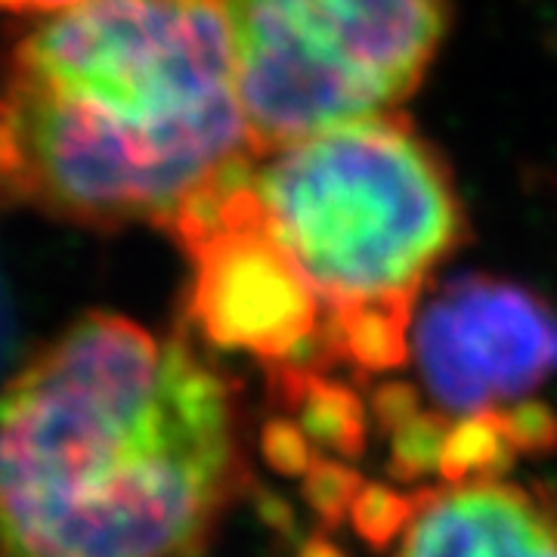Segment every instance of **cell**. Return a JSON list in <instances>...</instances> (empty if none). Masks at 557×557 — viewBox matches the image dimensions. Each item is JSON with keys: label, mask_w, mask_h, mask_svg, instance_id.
<instances>
[{"label": "cell", "mask_w": 557, "mask_h": 557, "mask_svg": "<svg viewBox=\"0 0 557 557\" xmlns=\"http://www.w3.org/2000/svg\"><path fill=\"white\" fill-rule=\"evenodd\" d=\"M255 161V159H251ZM251 161L196 199L168 236L189 260L186 329L220 350L329 372V310L260 214Z\"/></svg>", "instance_id": "5"}, {"label": "cell", "mask_w": 557, "mask_h": 557, "mask_svg": "<svg viewBox=\"0 0 557 557\" xmlns=\"http://www.w3.org/2000/svg\"><path fill=\"white\" fill-rule=\"evenodd\" d=\"M251 159L220 0H84L0 57V205L168 233Z\"/></svg>", "instance_id": "2"}, {"label": "cell", "mask_w": 557, "mask_h": 557, "mask_svg": "<svg viewBox=\"0 0 557 557\" xmlns=\"http://www.w3.org/2000/svg\"><path fill=\"white\" fill-rule=\"evenodd\" d=\"M416 496H406L384 483H362L350 508V527L372 552H384L397 542L412 520Z\"/></svg>", "instance_id": "11"}, {"label": "cell", "mask_w": 557, "mask_h": 557, "mask_svg": "<svg viewBox=\"0 0 557 557\" xmlns=\"http://www.w3.org/2000/svg\"><path fill=\"white\" fill-rule=\"evenodd\" d=\"M251 490L239 381L87 313L0 387V557H201Z\"/></svg>", "instance_id": "1"}, {"label": "cell", "mask_w": 557, "mask_h": 557, "mask_svg": "<svg viewBox=\"0 0 557 557\" xmlns=\"http://www.w3.org/2000/svg\"><path fill=\"white\" fill-rule=\"evenodd\" d=\"M502 428L518 456H555L557 409L545 399H515L508 409L498 406Z\"/></svg>", "instance_id": "13"}, {"label": "cell", "mask_w": 557, "mask_h": 557, "mask_svg": "<svg viewBox=\"0 0 557 557\" xmlns=\"http://www.w3.org/2000/svg\"><path fill=\"white\" fill-rule=\"evenodd\" d=\"M295 557H350V555L341 548L335 539H329L325 533H317V536H310L304 545H300L298 555Z\"/></svg>", "instance_id": "17"}, {"label": "cell", "mask_w": 557, "mask_h": 557, "mask_svg": "<svg viewBox=\"0 0 557 557\" xmlns=\"http://www.w3.org/2000/svg\"><path fill=\"white\" fill-rule=\"evenodd\" d=\"M412 359L446 416L498 409L557 372V310L493 273L446 278L418 300Z\"/></svg>", "instance_id": "6"}, {"label": "cell", "mask_w": 557, "mask_h": 557, "mask_svg": "<svg viewBox=\"0 0 557 557\" xmlns=\"http://www.w3.org/2000/svg\"><path fill=\"white\" fill-rule=\"evenodd\" d=\"M84 0H0V10L20 13V16H53L62 10H72Z\"/></svg>", "instance_id": "16"}, {"label": "cell", "mask_w": 557, "mask_h": 557, "mask_svg": "<svg viewBox=\"0 0 557 557\" xmlns=\"http://www.w3.org/2000/svg\"><path fill=\"white\" fill-rule=\"evenodd\" d=\"M362 474L341 458H319L317 465L300 478V496L310 505L313 518L322 527H338L350 518L354 498L362 490Z\"/></svg>", "instance_id": "12"}, {"label": "cell", "mask_w": 557, "mask_h": 557, "mask_svg": "<svg viewBox=\"0 0 557 557\" xmlns=\"http://www.w3.org/2000/svg\"><path fill=\"white\" fill-rule=\"evenodd\" d=\"M251 186L329 310V347L359 319L412 325L434 273L468 239L449 161L399 112L341 121L255 156Z\"/></svg>", "instance_id": "3"}, {"label": "cell", "mask_w": 557, "mask_h": 557, "mask_svg": "<svg viewBox=\"0 0 557 557\" xmlns=\"http://www.w3.org/2000/svg\"><path fill=\"white\" fill-rule=\"evenodd\" d=\"M267 387L270 403L313 440L319 453H332V458L344 461L366 453L369 412L347 381L304 366H270Z\"/></svg>", "instance_id": "8"}, {"label": "cell", "mask_w": 557, "mask_h": 557, "mask_svg": "<svg viewBox=\"0 0 557 557\" xmlns=\"http://www.w3.org/2000/svg\"><path fill=\"white\" fill-rule=\"evenodd\" d=\"M255 156L341 121L394 112L428 78L449 0H220Z\"/></svg>", "instance_id": "4"}, {"label": "cell", "mask_w": 557, "mask_h": 557, "mask_svg": "<svg viewBox=\"0 0 557 557\" xmlns=\"http://www.w3.org/2000/svg\"><path fill=\"white\" fill-rule=\"evenodd\" d=\"M260 456L282 478H304L322 453L288 416L270 418L260 428Z\"/></svg>", "instance_id": "14"}, {"label": "cell", "mask_w": 557, "mask_h": 557, "mask_svg": "<svg viewBox=\"0 0 557 557\" xmlns=\"http://www.w3.org/2000/svg\"><path fill=\"white\" fill-rule=\"evenodd\" d=\"M369 409H372V421L379 424L381 434H391L403 421L418 416L424 406L418 397V387H412L409 381H384L375 387Z\"/></svg>", "instance_id": "15"}, {"label": "cell", "mask_w": 557, "mask_h": 557, "mask_svg": "<svg viewBox=\"0 0 557 557\" xmlns=\"http://www.w3.org/2000/svg\"><path fill=\"white\" fill-rule=\"evenodd\" d=\"M394 557H557V486L502 478L418 490Z\"/></svg>", "instance_id": "7"}, {"label": "cell", "mask_w": 557, "mask_h": 557, "mask_svg": "<svg viewBox=\"0 0 557 557\" xmlns=\"http://www.w3.org/2000/svg\"><path fill=\"white\" fill-rule=\"evenodd\" d=\"M518 453L502 428L498 409L461 416L449 424L437 474L446 483L502 480L515 471Z\"/></svg>", "instance_id": "9"}, {"label": "cell", "mask_w": 557, "mask_h": 557, "mask_svg": "<svg viewBox=\"0 0 557 557\" xmlns=\"http://www.w3.org/2000/svg\"><path fill=\"white\" fill-rule=\"evenodd\" d=\"M449 434L443 409H421L418 416L394 428L387 449V471L397 483H418L440 468V453Z\"/></svg>", "instance_id": "10"}]
</instances>
